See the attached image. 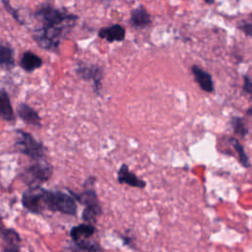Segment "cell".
<instances>
[{
    "label": "cell",
    "mask_w": 252,
    "mask_h": 252,
    "mask_svg": "<svg viewBox=\"0 0 252 252\" xmlns=\"http://www.w3.org/2000/svg\"><path fill=\"white\" fill-rule=\"evenodd\" d=\"M44 191L40 186L29 187L22 195V204L25 209L32 214H41L46 210Z\"/></svg>",
    "instance_id": "obj_6"
},
{
    "label": "cell",
    "mask_w": 252,
    "mask_h": 252,
    "mask_svg": "<svg viewBox=\"0 0 252 252\" xmlns=\"http://www.w3.org/2000/svg\"><path fill=\"white\" fill-rule=\"evenodd\" d=\"M52 172L53 168L50 163L41 159L35 160V162L26 167L21 175L26 184L30 187H34L46 182L51 177Z\"/></svg>",
    "instance_id": "obj_5"
},
{
    "label": "cell",
    "mask_w": 252,
    "mask_h": 252,
    "mask_svg": "<svg viewBox=\"0 0 252 252\" xmlns=\"http://www.w3.org/2000/svg\"><path fill=\"white\" fill-rule=\"evenodd\" d=\"M17 113L19 117L25 121L27 124L39 127L40 126V118L37 114V112L31 107L27 103H20L17 107Z\"/></svg>",
    "instance_id": "obj_13"
},
{
    "label": "cell",
    "mask_w": 252,
    "mask_h": 252,
    "mask_svg": "<svg viewBox=\"0 0 252 252\" xmlns=\"http://www.w3.org/2000/svg\"><path fill=\"white\" fill-rule=\"evenodd\" d=\"M1 239H2V252H19L20 251L21 237L15 229L2 226Z\"/></svg>",
    "instance_id": "obj_8"
},
{
    "label": "cell",
    "mask_w": 252,
    "mask_h": 252,
    "mask_svg": "<svg viewBox=\"0 0 252 252\" xmlns=\"http://www.w3.org/2000/svg\"><path fill=\"white\" fill-rule=\"evenodd\" d=\"M242 89L243 91L248 94L250 95V97L252 98V81L251 79L245 75L244 76V81H243V86H242Z\"/></svg>",
    "instance_id": "obj_22"
},
{
    "label": "cell",
    "mask_w": 252,
    "mask_h": 252,
    "mask_svg": "<svg viewBox=\"0 0 252 252\" xmlns=\"http://www.w3.org/2000/svg\"><path fill=\"white\" fill-rule=\"evenodd\" d=\"M247 114H249V115H252V108H249V109L247 110Z\"/></svg>",
    "instance_id": "obj_25"
},
{
    "label": "cell",
    "mask_w": 252,
    "mask_h": 252,
    "mask_svg": "<svg viewBox=\"0 0 252 252\" xmlns=\"http://www.w3.org/2000/svg\"><path fill=\"white\" fill-rule=\"evenodd\" d=\"M0 114L2 119L7 122L15 121V114L11 104V100L4 89H1L0 92Z\"/></svg>",
    "instance_id": "obj_15"
},
{
    "label": "cell",
    "mask_w": 252,
    "mask_h": 252,
    "mask_svg": "<svg viewBox=\"0 0 252 252\" xmlns=\"http://www.w3.org/2000/svg\"><path fill=\"white\" fill-rule=\"evenodd\" d=\"M95 232V227L91 223H80L75 225L70 230V236L73 242H79L90 239Z\"/></svg>",
    "instance_id": "obj_12"
},
{
    "label": "cell",
    "mask_w": 252,
    "mask_h": 252,
    "mask_svg": "<svg viewBox=\"0 0 252 252\" xmlns=\"http://www.w3.org/2000/svg\"><path fill=\"white\" fill-rule=\"evenodd\" d=\"M130 22L135 28H146L151 24V16L143 6H139L131 12Z\"/></svg>",
    "instance_id": "obj_14"
},
{
    "label": "cell",
    "mask_w": 252,
    "mask_h": 252,
    "mask_svg": "<svg viewBox=\"0 0 252 252\" xmlns=\"http://www.w3.org/2000/svg\"><path fill=\"white\" fill-rule=\"evenodd\" d=\"M74 246L72 247V252H101L102 249L98 245V243L94 240L87 239L79 242H73Z\"/></svg>",
    "instance_id": "obj_17"
},
{
    "label": "cell",
    "mask_w": 252,
    "mask_h": 252,
    "mask_svg": "<svg viewBox=\"0 0 252 252\" xmlns=\"http://www.w3.org/2000/svg\"><path fill=\"white\" fill-rule=\"evenodd\" d=\"M117 181L120 184H126L131 187H136L139 189H144L146 187V182L140 179L135 173L130 171L127 164H122L117 171Z\"/></svg>",
    "instance_id": "obj_9"
},
{
    "label": "cell",
    "mask_w": 252,
    "mask_h": 252,
    "mask_svg": "<svg viewBox=\"0 0 252 252\" xmlns=\"http://www.w3.org/2000/svg\"><path fill=\"white\" fill-rule=\"evenodd\" d=\"M76 73L81 79L93 82L95 92L99 91L100 82L102 79V70L99 67L94 65H88L85 63H79L76 68Z\"/></svg>",
    "instance_id": "obj_7"
},
{
    "label": "cell",
    "mask_w": 252,
    "mask_h": 252,
    "mask_svg": "<svg viewBox=\"0 0 252 252\" xmlns=\"http://www.w3.org/2000/svg\"><path fill=\"white\" fill-rule=\"evenodd\" d=\"M21 67L27 72H32L42 65V59L32 51H26L20 60Z\"/></svg>",
    "instance_id": "obj_16"
},
{
    "label": "cell",
    "mask_w": 252,
    "mask_h": 252,
    "mask_svg": "<svg viewBox=\"0 0 252 252\" xmlns=\"http://www.w3.org/2000/svg\"><path fill=\"white\" fill-rule=\"evenodd\" d=\"M0 65L4 69H12L15 65L13 49L7 44H2L1 45Z\"/></svg>",
    "instance_id": "obj_18"
},
{
    "label": "cell",
    "mask_w": 252,
    "mask_h": 252,
    "mask_svg": "<svg viewBox=\"0 0 252 252\" xmlns=\"http://www.w3.org/2000/svg\"><path fill=\"white\" fill-rule=\"evenodd\" d=\"M15 148L19 153L34 160H41L45 157V148L43 145L36 141L32 135L21 129L16 131Z\"/></svg>",
    "instance_id": "obj_4"
},
{
    "label": "cell",
    "mask_w": 252,
    "mask_h": 252,
    "mask_svg": "<svg viewBox=\"0 0 252 252\" xmlns=\"http://www.w3.org/2000/svg\"><path fill=\"white\" fill-rule=\"evenodd\" d=\"M46 209L51 212H60L65 215L75 216L77 213L76 199L61 191H44Z\"/></svg>",
    "instance_id": "obj_3"
},
{
    "label": "cell",
    "mask_w": 252,
    "mask_h": 252,
    "mask_svg": "<svg viewBox=\"0 0 252 252\" xmlns=\"http://www.w3.org/2000/svg\"><path fill=\"white\" fill-rule=\"evenodd\" d=\"M250 17H251V19H252V13H251V15H250Z\"/></svg>",
    "instance_id": "obj_26"
},
{
    "label": "cell",
    "mask_w": 252,
    "mask_h": 252,
    "mask_svg": "<svg viewBox=\"0 0 252 252\" xmlns=\"http://www.w3.org/2000/svg\"><path fill=\"white\" fill-rule=\"evenodd\" d=\"M229 142L231 144V146L233 147L236 155H237V158H238V160L239 162L245 166V167H248L250 166V163H249V158L242 147V145L240 144V142L238 140H236L235 138H229Z\"/></svg>",
    "instance_id": "obj_19"
},
{
    "label": "cell",
    "mask_w": 252,
    "mask_h": 252,
    "mask_svg": "<svg viewBox=\"0 0 252 252\" xmlns=\"http://www.w3.org/2000/svg\"><path fill=\"white\" fill-rule=\"evenodd\" d=\"M237 28H238L242 32H244L246 35L252 36V23L242 21V22H240V23L238 24Z\"/></svg>",
    "instance_id": "obj_21"
},
{
    "label": "cell",
    "mask_w": 252,
    "mask_h": 252,
    "mask_svg": "<svg viewBox=\"0 0 252 252\" xmlns=\"http://www.w3.org/2000/svg\"><path fill=\"white\" fill-rule=\"evenodd\" d=\"M203 1H205L207 4H213L215 2V0H203Z\"/></svg>",
    "instance_id": "obj_24"
},
{
    "label": "cell",
    "mask_w": 252,
    "mask_h": 252,
    "mask_svg": "<svg viewBox=\"0 0 252 252\" xmlns=\"http://www.w3.org/2000/svg\"><path fill=\"white\" fill-rule=\"evenodd\" d=\"M97 35L99 38L105 39L108 42L122 41L125 38V29L121 25L115 24L110 27L101 28L98 31Z\"/></svg>",
    "instance_id": "obj_10"
},
{
    "label": "cell",
    "mask_w": 252,
    "mask_h": 252,
    "mask_svg": "<svg viewBox=\"0 0 252 252\" xmlns=\"http://www.w3.org/2000/svg\"><path fill=\"white\" fill-rule=\"evenodd\" d=\"M39 26L32 31L33 40L41 48L56 52L59 45L77 23L78 17L74 14L59 10L46 4L34 12Z\"/></svg>",
    "instance_id": "obj_1"
},
{
    "label": "cell",
    "mask_w": 252,
    "mask_h": 252,
    "mask_svg": "<svg viewBox=\"0 0 252 252\" xmlns=\"http://www.w3.org/2000/svg\"><path fill=\"white\" fill-rule=\"evenodd\" d=\"M2 3L4 4V6H5V8L7 9V11H8L18 22H20V23L22 24V22L20 21V18L18 17V15H17V14L15 13V11L10 7V5H9V4H10V3H9V0H2Z\"/></svg>",
    "instance_id": "obj_23"
},
{
    "label": "cell",
    "mask_w": 252,
    "mask_h": 252,
    "mask_svg": "<svg viewBox=\"0 0 252 252\" xmlns=\"http://www.w3.org/2000/svg\"><path fill=\"white\" fill-rule=\"evenodd\" d=\"M94 181H95V178L94 176L89 177L85 182V185H87V187L80 194L70 191V194L85 207L82 214V219L87 223H91V224L95 223L97 217L100 216L101 214V208L99 206L97 196L94 188Z\"/></svg>",
    "instance_id": "obj_2"
},
{
    "label": "cell",
    "mask_w": 252,
    "mask_h": 252,
    "mask_svg": "<svg viewBox=\"0 0 252 252\" xmlns=\"http://www.w3.org/2000/svg\"><path fill=\"white\" fill-rule=\"evenodd\" d=\"M192 74L194 76L195 81L199 85V87L206 93H213L214 92V83L212 76L206 72L205 70L201 69L197 65H193L191 68Z\"/></svg>",
    "instance_id": "obj_11"
},
{
    "label": "cell",
    "mask_w": 252,
    "mask_h": 252,
    "mask_svg": "<svg viewBox=\"0 0 252 252\" xmlns=\"http://www.w3.org/2000/svg\"><path fill=\"white\" fill-rule=\"evenodd\" d=\"M230 124H231V127L233 129V132L236 135H238L242 138L247 135L248 128L246 127V124H245L243 118L238 117V116H233L230 119Z\"/></svg>",
    "instance_id": "obj_20"
}]
</instances>
